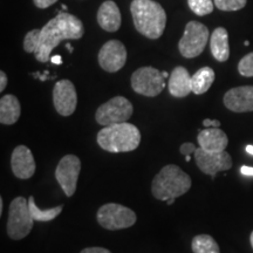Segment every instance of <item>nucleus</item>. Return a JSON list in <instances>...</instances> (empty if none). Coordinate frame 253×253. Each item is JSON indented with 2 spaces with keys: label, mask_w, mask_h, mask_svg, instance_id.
<instances>
[{
  "label": "nucleus",
  "mask_w": 253,
  "mask_h": 253,
  "mask_svg": "<svg viewBox=\"0 0 253 253\" xmlns=\"http://www.w3.org/2000/svg\"><path fill=\"white\" fill-rule=\"evenodd\" d=\"M84 33V24L75 15L59 12L55 18L41 28L39 47L34 53L39 62L50 60V53L63 40L81 39Z\"/></svg>",
  "instance_id": "f257e3e1"
},
{
  "label": "nucleus",
  "mask_w": 253,
  "mask_h": 253,
  "mask_svg": "<svg viewBox=\"0 0 253 253\" xmlns=\"http://www.w3.org/2000/svg\"><path fill=\"white\" fill-rule=\"evenodd\" d=\"M130 12L136 31L149 39L162 37L167 25V14L164 8L153 0H134Z\"/></svg>",
  "instance_id": "f03ea898"
},
{
  "label": "nucleus",
  "mask_w": 253,
  "mask_h": 253,
  "mask_svg": "<svg viewBox=\"0 0 253 253\" xmlns=\"http://www.w3.org/2000/svg\"><path fill=\"white\" fill-rule=\"evenodd\" d=\"M96 138L100 147L108 153H129L140 145L141 132L131 123H115L103 126Z\"/></svg>",
  "instance_id": "7ed1b4c3"
},
{
  "label": "nucleus",
  "mask_w": 253,
  "mask_h": 253,
  "mask_svg": "<svg viewBox=\"0 0 253 253\" xmlns=\"http://www.w3.org/2000/svg\"><path fill=\"white\" fill-rule=\"evenodd\" d=\"M191 178L175 164H168L154 177L151 192L158 201L167 202L185 195L191 188Z\"/></svg>",
  "instance_id": "20e7f679"
},
{
  "label": "nucleus",
  "mask_w": 253,
  "mask_h": 253,
  "mask_svg": "<svg viewBox=\"0 0 253 253\" xmlns=\"http://www.w3.org/2000/svg\"><path fill=\"white\" fill-rule=\"evenodd\" d=\"M33 218H32L28 199L23 196L14 198L8 209L7 235L11 239L20 240L30 235L33 229Z\"/></svg>",
  "instance_id": "39448f33"
},
{
  "label": "nucleus",
  "mask_w": 253,
  "mask_h": 253,
  "mask_svg": "<svg viewBox=\"0 0 253 253\" xmlns=\"http://www.w3.org/2000/svg\"><path fill=\"white\" fill-rule=\"evenodd\" d=\"M96 217L100 225L109 231L128 229L137 220L136 213L131 209L116 203L102 205L97 211Z\"/></svg>",
  "instance_id": "423d86ee"
},
{
  "label": "nucleus",
  "mask_w": 253,
  "mask_h": 253,
  "mask_svg": "<svg viewBox=\"0 0 253 253\" xmlns=\"http://www.w3.org/2000/svg\"><path fill=\"white\" fill-rule=\"evenodd\" d=\"M210 33L205 25L198 21H190L186 24L185 31L178 43L179 53L186 59L201 55L207 46Z\"/></svg>",
  "instance_id": "0eeeda50"
},
{
  "label": "nucleus",
  "mask_w": 253,
  "mask_h": 253,
  "mask_svg": "<svg viewBox=\"0 0 253 253\" xmlns=\"http://www.w3.org/2000/svg\"><path fill=\"white\" fill-rule=\"evenodd\" d=\"M134 107L130 101L123 96H115L100 106L95 114V120L101 126L126 122L131 118Z\"/></svg>",
  "instance_id": "6e6552de"
},
{
  "label": "nucleus",
  "mask_w": 253,
  "mask_h": 253,
  "mask_svg": "<svg viewBox=\"0 0 253 253\" xmlns=\"http://www.w3.org/2000/svg\"><path fill=\"white\" fill-rule=\"evenodd\" d=\"M163 73L154 67H141L131 75V87L137 94L155 97L166 88Z\"/></svg>",
  "instance_id": "1a4fd4ad"
},
{
  "label": "nucleus",
  "mask_w": 253,
  "mask_h": 253,
  "mask_svg": "<svg viewBox=\"0 0 253 253\" xmlns=\"http://www.w3.org/2000/svg\"><path fill=\"white\" fill-rule=\"evenodd\" d=\"M80 171L81 161L75 155H66L60 160L55 169V178L67 197H72L77 191Z\"/></svg>",
  "instance_id": "9d476101"
},
{
  "label": "nucleus",
  "mask_w": 253,
  "mask_h": 253,
  "mask_svg": "<svg viewBox=\"0 0 253 253\" xmlns=\"http://www.w3.org/2000/svg\"><path fill=\"white\" fill-rule=\"evenodd\" d=\"M194 156L199 170L205 175H210L212 178L219 171H226L232 168V158L225 150L220 153H210L199 147L196 149Z\"/></svg>",
  "instance_id": "9b49d317"
},
{
  "label": "nucleus",
  "mask_w": 253,
  "mask_h": 253,
  "mask_svg": "<svg viewBox=\"0 0 253 253\" xmlns=\"http://www.w3.org/2000/svg\"><path fill=\"white\" fill-rule=\"evenodd\" d=\"M97 59L103 71L108 73L119 72L126 62V49L121 41L109 40L101 47Z\"/></svg>",
  "instance_id": "f8f14e48"
},
{
  "label": "nucleus",
  "mask_w": 253,
  "mask_h": 253,
  "mask_svg": "<svg viewBox=\"0 0 253 253\" xmlns=\"http://www.w3.org/2000/svg\"><path fill=\"white\" fill-rule=\"evenodd\" d=\"M53 103L55 110L61 116H71L78 106V94L73 82L60 80L53 89Z\"/></svg>",
  "instance_id": "ddd939ff"
},
{
  "label": "nucleus",
  "mask_w": 253,
  "mask_h": 253,
  "mask_svg": "<svg viewBox=\"0 0 253 253\" xmlns=\"http://www.w3.org/2000/svg\"><path fill=\"white\" fill-rule=\"evenodd\" d=\"M11 167L14 176L20 179H28L36 172V161L33 154L26 145H18L11 156Z\"/></svg>",
  "instance_id": "4468645a"
},
{
  "label": "nucleus",
  "mask_w": 253,
  "mask_h": 253,
  "mask_svg": "<svg viewBox=\"0 0 253 253\" xmlns=\"http://www.w3.org/2000/svg\"><path fill=\"white\" fill-rule=\"evenodd\" d=\"M224 104L235 113L253 112V86L236 87L226 91Z\"/></svg>",
  "instance_id": "2eb2a0df"
},
{
  "label": "nucleus",
  "mask_w": 253,
  "mask_h": 253,
  "mask_svg": "<svg viewBox=\"0 0 253 253\" xmlns=\"http://www.w3.org/2000/svg\"><path fill=\"white\" fill-rule=\"evenodd\" d=\"M197 141L202 149L210 151V153L224 151L229 144V138H227L225 132L221 129L213 128V126L199 131Z\"/></svg>",
  "instance_id": "dca6fc26"
},
{
  "label": "nucleus",
  "mask_w": 253,
  "mask_h": 253,
  "mask_svg": "<svg viewBox=\"0 0 253 253\" xmlns=\"http://www.w3.org/2000/svg\"><path fill=\"white\" fill-rule=\"evenodd\" d=\"M170 94L173 97H185L192 91L191 88V75L189 74L188 69L178 66L173 68L169 78V84H168Z\"/></svg>",
  "instance_id": "f3484780"
},
{
  "label": "nucleus",
  "mask_w": 253,
  "mask_h": 253,
  "mask_svg": "<svg viewBox=\"0 0 253 253\" xmlns=\"http://www.w3.org/2000/svg\"><path fill=\"white\" fill-rule=\"evenodd\" d=\"M97 23L107 32L118 31L121 27V13L118 5L112 0L104 1L97 12Z\"/></svg>",
  "instance_id": "a211bd4d"
},
{
  "label": "nucleus",
  "mask_w": 253,
  "mask_h": 253,
  "mask_svg": "<svg viewBox=\"0 0 253 253\" xmlns=\"http://www.w3.org/2000/svg\"><path fill=\"white\" fill-rule=\"evenodd\" d=\"M20 102L14 95L7 94L0 99V123L1 125H14L20 118Z\"/></svg>",
  "instance_id": "6ab92c4d"
},
{
  "label": "nucleus",
  "mask_w": 253,
  "mask_h": 253,
  "mask_svg": "<svg viewBox=\"0 0 253 253\" xmlns=\"http://www.w3.org/2000/svg\"><path fill=\"white\" fill-rule=\"evenodd\" d=\"M210 48L213 58L217 61L224 62L230 56V46H229V34L227 31L223 27H218L213 31L210 38Z\"/></svg>",
  "instance_id": "aec40b11"
},
{
  "label": "nucleus",
  "mask_w": 253,
  "mask_h": 253,
  "mask_svg": "<svg viewBox=\"0 0 253 253\" xmlns=\"http://www.w3.org/2000/svg\"><path fill=\"white\" fill-rule=\"evenodd\" d=\"M214 81V72L210 67H203L198 69L191 77V88L192 93L201 95L207 93L212 86Z\"/></svg>",
  "instance_id": "412c9836"
},
{
  "label": "nucleus",
  "mask_w": 253,
  "mask_h": 253,
  "mask_svg": "<svg viewBox=\"0 0 253 253\" xmlns=\"http://www.w3.org/2000/svg\"><path fill=\"white\" fill-rule=\"evenodd\" d=\"M28 207H30L32 218L36 221H50L55 219V218L61 213L63 209V205H59V207L42 210V209H39L37 207L33 196H31V197L28 198Z\"/></svg>",
  "instance_id": "4be33fe9"
},
{
  "label": "nucleus",
  "mask_w": 253,
  "mask_h": 253,
  "mask_svg": "<svg viewBox=\"0 0 253 253\" xmlns=\"http://www.w3.org/2000/svg\"><path fill=\"white\" fill-rule=\"evenodd\" d=\"M191 249L194 253H220L217 242L209 235L196 236L191 242Z\"/></svg>",
  "instance_id": "5701e85b"
},
{
  "label": "nucleus",
  "mask_w": 253,
  "mask_h": 253,
  "mask_svg": "<svg viewBox=\"0 0 253 253\" xmlns=\"http://www.w3.org/2000/svg\"><path fill=\"white\" fill-rule=\"evenodd\" d=\"M188 4L190 9L199 17L212 13L213 11L212 0H188Z\"/></svg>",
  "instance_id": "b1692460"
},
{
  "label": "nucleus",
  "mask_w": 253,
  "mask_h": 253,
  "mask_svg": "<svg viewBox=\"0 0 253 253\" xmlns=\"http://www.w3.org/2000/svg\"><path fill=\"white\" fill-rule=\"evenodd\" d=\"M40 33L41 30L30 31L24 39V49L27 53H36L39 47L40 42Z\"/></svg>",
  "instance_id": "393cba45"
},
{
  "label": "nucleus",
  "mask_w": 253,
  "mask_h": 253,
  "mask_svg": "<svg viewBox=\"0 0 253 253\" xmlns=\"http://www.w3.org/2000/svg\"><path fill=\"white\" fill-rule=\"evenodd\" d=\"M248 0H214V5L220 11H238L246 5Z\"/></svg>",
  "instance_id": "a878e982"
},
{
  "label": "nucleus",
  "mask_w": 253,
  "mask_h": 253,
  "mask_svg": "<svg viewBox=\"0 0 253 253\" xmlns=\"http://www.w3.org/2000/svg\"><path fill=\"white\" fill-rule=\"evenodd\" d=\"M238 72L240 75L246 78L253 77V52L249 53L238 63Z\"/></svg>",
  "instance_id": "bb28decb"
},
{
  "label": "nucleus",
  "mask_w": 253,
  "mask_h": 253,
  "mask_svg": "<svg viewBox=\"0 0 253 253\" xmlns=\"http://www.w3.org/2000/svg\"><path fill=\"white\" fill-rule=\"evenodd\" d=\"M196 149H197V148H196V145L194 143H191V142H186V143H183L181 145L179 151H181L183 156H185L186 162H189L190 158H191V155L195 154Z\"/></svg>",
  "instance_id": "cd10ccee"
},
{
  "label": "nucleus",
  "mask_w": 253,
  "mask_h": 253,
  "mask_svg": "<svg viewBox=\"0 0 253 253\" xmlns=\"http://www.w3.org/2000/svg\"><path fill=\"white\" fill-rule=\"evenodd\" d=\"M56 1H58V0H33L34 5H36L38 8H47L49 7V6H52L53 4H55Z\"/></svg>",
  "instance_id": "c85d7f7f"
},
{
  "label": "nucleus",
  "mask_w": 253,
  "mask_h": 253,
  "mask_svg": "<svg viewBox=\"0 0 253 253\" xmlns=\"http://www.w3.org/2000/svg\"><path fill=\"white\" fill-rule=\"evenodd\" d=\"M80 253H112V252L104 248H87L82 250Z\"/></svg>",
  "instance_id": "c756f323"
},
{
  "label": "nucleus",
  "mask_w": 253,
  "mask_h": 253,
  "mask_svg": "<svg viewBox=\"0 0 253 253\" xmlns=\"http://www.w3.org/2000/svg\"><path fill=\"white\" fill-rule=\"evenodd\" d=\"M203 126H207V128H210V126H213V128H219L220 122L217 121V120H204Z\"/></svg>",
  "instance_id": "7c9ffc66"
},
{
  "label": "nucleus",
  "mask_w": 253,
  "mask_h": 253,
  "mask_svg": "<svg viewBox=\"0 0 253 253\" xmlns=\"http://www.w3.org/2000/svg\"><path fill=\"white\" fill-rule=\"evenodd\" d=\"M6 86H7V77L5 72H0V91H4Z\"/></svg>",
  "instance_id": "2f4dec72"
},
{
  "label": "nucleus",
  "mask_w": 253,
  "mask_h": 253,
  "mask_svg": "<svg viewBox=\"0 0 253 253\" xmlns=\"http://www.w3.org/2000/svg\"><path fill=\"white\" fill-rule=\"evenodd\" d=\"M240 172L245 176H253V168L243 166L242 168H240Z\"/></svg>",
  "instance_id": "473e14b6"
},
{
  "label": "nucleus",
  "mask_w": 253,
  "mask_h": 253,
  "mask_svg": "<svg viewBox=\"0 0 253 253\" xmlns=\"http://www.w3.org/2000/svg\"><path fill=\"white\" fill-rule=\"evenodd\" d=\"M50 61H52L53 63H55V65H61L62 59H61V56H60V55H54V56H52V58H50Z\"/></svg>",
  "instance_id": "72a5a7b5"
},
{
  "label": "nucleus",
  "mask_w": 253,
  "mask_h": 253,
  "mask_svg": "<svg viewBox=\"0 0 253 253\" xmlns=\"http://www.w3.org/2000/svg\"><path fill=\"white\" fill-rule=\"evenodd\" d=\"M2 209H4V199L0 197V214L2 213Z\"/></svg>",
  "instance_id": "f704fd0d"
},
{
  "label": "nucleus",
  "mask_w": 253,
  "mask_h": 253,
  "mask_svg": "<svg viewBox=\"0 0 253 253\" xmlns=\"http://www.w3.org/2000/svg\"><path fill=\"white\" fill-rule=\"evenodd\" d=\"M246 151H248L249 154L253 155V145H248V147H246Z\"/></svg>",
  "instance_id": "c9c22d12"
},
{
  "label": "nucleus",
  "mask_w": 253,
  "mask_h": 253,
  "mask_svg": "<svg viewBox=\"0 0 253 253\" xmlns=\"http://www.w3.org/2000/svg\"><path fill=\"white\" fill-rule=\"evenodd\" d=\"M167 203H168V205H171V204H173V203H175V198L169 199V201H167Z\"/></svg>",
  "instance_id": "e433bc0d"
},
{
  "label": "nucleus",
  "mask_w": 253,
  "mask_h": 253,
  "mask_svg": "<svg viewBox=\"0 0 253 253\" xmlns=\"http://www.w3.org/2000/svg\"><path fill=\"white\" fill-rule=\"evenodd\" d=\"M66 47H67V49L69 50V52H73V46H71V45H69V43H67V45H66Z\"/></svg>",
  "instance_id": "4c0bfd02"
},
{
  "label": "nucleus",
  "mask_w": 253,
  "mask_h": 253,
  "mask_svg": "<svg viewBox=\"0 0 253 253\" xmlns=\"http://www.w3.org/2000/svg\"><path fill=\"white\" fill-rule=\"evenodd\" d=\"M250 242H251V245H252V249H253V231H252L251 236H250Z\"/></svg>",
  "instance_id": "58836bf2"
},
{
  "label": "nucleus",
  "mask_w": 253,
  "mask_h": 253,
  "mask_svg": "<svg viewBox=\"0 0 253 253\" xmlns=\"http://www.w3.org/2000/svg\"><path fill=\"white\" fill-rule=\"evenodd\" d=\"M162 73H163V77H164V78L169 77V74H168V72H162Z\"/></svg>",
  "instance_id": "ea45409f"
},
{
  "label": "nucleus",
  "mask_w": 253,
  "mask_h": 253,
  "mask_svg": "<svg viewBox=\"0 0 253 253\" xmlns=\"http://www.w3.org/2000/svg\"><path fill=\"white\" fill-rule=\"evenodd\" d=\"M244 45H245V46H249V45H250V42H249V41H245Z\"/></svg>",
  "instance_id": "a19ab883"
},
{
  "label": "nucleus",
  "mask_w": 253,
  "mask_h": 253,
  "mask_svg": "<svg viewBox=\"0 0 253 253\" xmlns=\"http://www.w3.org/2000/svg\"><path fill=\"white\" fill-rule=\"evenodd\" d=\"M62 9H67V6H66V5H62Z\"/></svg>",
  "instance_id": "79ce46f5"
}]
</instances>
